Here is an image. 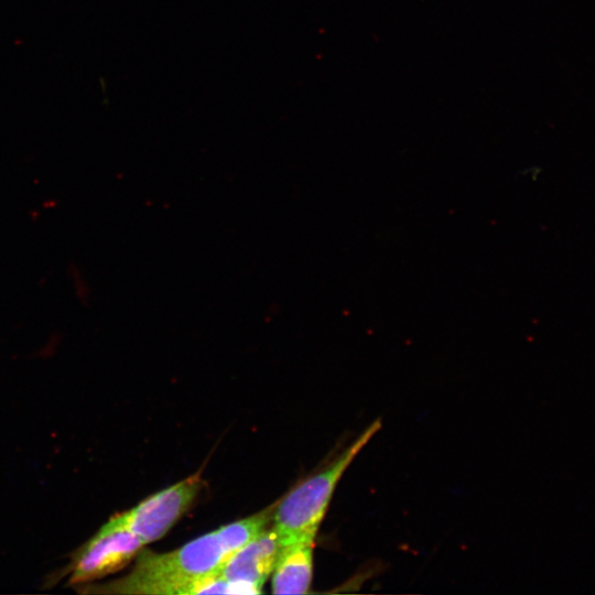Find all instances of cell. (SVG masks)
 Wrapping results in <instances>:
<instances>
[{
  "instance_id": "6da1fadb",
  "label": "cell",
  "mask_w": 595,
  "mask_h": 595,
  "mask_svg": "<svg viewBox=\"0 0 595 595\" xmlns=\"http://www.w3.org/2000/svg\"><path fill=\"white\" fill-rule=\"evenodd\" d=\"M275 504L248 518L219 527L176 550L141 551L125 576L82 585L91 594L192 595L196 581L219 573L227 559L272 520Z\"/></svg>"
},
{
  "instance_id": "5b68a950",
  "label": "cell",
  "mask_w": 595,
  "mask_h": 595,
  "mask_svg": "<svg viewBox=\"0 0 595 595\" xmlns=\"http://www.w3.org/2000/svg\"><path fill=\"white\" fill-rule=\"evenodd\" d=\"M279 550L278 536L272 526H267L227 559L219 574L228 581L250 585L262 593Z\"/></svg>"
},
{
  "instance_id": "8992f818",
  "label": "cell",
  "mask_w": 595,
  "mask_h": 595,
  "mask_svg": "<svg viewBox=\"0 0 595 595\" xmlns=\"http://www.w3.org/2000/svg\"><path fill=\"white\" fill-rule=\"evenodd\" d=\"M315 541H298L280 545L271 573L273 594H306L313 578Z\"/></svg>"
},
{
  "instance_id": "277c9868",
  "label": "cell",
  "mask_w": 595,
  "mask_h": 595,
  "mask_svg": "<svg viewBox=\"0 0 595 595\" xmlns=\"http://www.w3.org/2000/svg\"><path fill=\"white\" fill-rule=\"evenodd\" d=\"M202 487L201 474H193L111 518L145 544L153 542L165 536L188 510Z\"/></svg>"
},
{
  "instance_id": "7a4b0ae2",
  "label": "cell",
  "mask_w": 595,
  "mask_h": 595,
  "mask_svg": "<svg viewBox=\"0 0 595 595\" xmlns=\"http://www.w3.org/2000/svg\"><path fill=\"white\" fill-rule=\"evenodd\" d=\"M380 428L381 422L374 421L323 469L299 483L275 504L272 528L280 545L315 541L340 478Z\"/></svg>"
},
{
  "instance_id": "3957f363",
  "label": "cell",
  "mask_w": 595,
  "mask_h": 595,
  "mask_svg": "<svg viewBox=\"0 0 595 595\" xmlns=\"http://www.w3.org/2000/svg\"><path fill=\"white\" fill-rule=\"evenodd\" d=\"M144 545L138 536L110 518L73 554L67 583L82 586L112 574L137 558Z\"/></svg>"
}]
</instances>
